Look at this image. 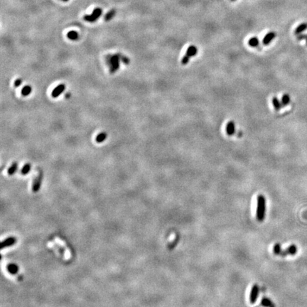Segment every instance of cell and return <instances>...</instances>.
Listing matches in <instances>:
<instances>
[{"label":"cell","instance_id":"cell-1","mask_svg":"<svg viewBox=\"0 0 307 307\" xmlns=\"http://www.w3.org/2000/svg\"><path fill=\"white\" fill-rule=\"evenodd\" d=\"M266 211V201L265 196L263 195H258L256 217L259 221H263L265 217Z\"/></svg>","mask_w":307,"mask_h":307},{"label":"cell","instance_id":"cell-2","mask_svg":"<svg viewBox=\"0 0 307 307\" xmlns=\"http://www.w3.org/2000/svg\"><path fill=\"white\" fill-rule=\"evenodd\" d=\"M273 252H274L275 254L281 255L282 257H285L288 255V254H289V255H294V254H297V247L295 245H292L286 249H282L281 248L280 244L276 243L274 245V247H273Z\"/></svg>","mask_w":307,"mask_h":307},{"label":"cell","instance_id":"cell-3","mask_svg":"<svg viewBox=\"0 0 307 307\" xmlns=\"http://www.w3.org/2000/svg\"><path fill=\"white\" fill-rule=\"evenodd\" d=\"M121 54L109 55L107 57V62L109 66V71L111 73H114L119 69L120 60H121Z\"/></svg>","mask_w":307,"mask_h":307},{"label":"cell","instance_id":"cell-4","mask_svg":"<svg viewBox=\"0 0 307 307\" xmlns=\"http://www.w3.org/2000/svg\"><path fill=\"white\" fill-rule=\"evenodd\" d=\"M43 180V172L41 171H39V174L34 179L33 184H32V191L34 193H36L40 189L41 183Z\"/></svg>","mask_w":307,"mask_h":307},{"label":"cell","instance_id":"cell-5","mask_svg":"<svg viewBox=\"0 0 307 307\" xmlns=\"http://www.w3.org/2000/svg\"><path fill=\"white\" fill-rule=\"evenodd\" d=\"M102 13V11L100 8H96L93 10L92 14L90 15H85L84 16V19L85 21H89V22H94L97 19H99V17L101 16Z\"/></svg>","mask_w":307,"mask_h":307},{"label":"cell","instance_id":"cell-6","mask_svg":"<svg viewBox=\"0 0 307 307\" xmlns=\"http://www.w3.org/2000/svg\"><path fill=\"white\" fill-rule=\"evenodd\" d=\"M259 287L257 284H254L251 289L250 294H249V301L251 304H254L259 295Z\"/></svg>","mask_w":307,"mask_h":307},{"label":"cell","instance_id":"cell-7","mask_svg":"<svg viewBox=\"0 0 307 307\" xmlns=\"http://www.w3.org/2000/svg\"><path fill=\"white\" fill-rule=\"evenodd\" d=\"M66 90V85L64 83L59 84V85L57 86L56 88H55L54 90H53V92L51 93V96L53 98H58L59 96L62 94Z\"/></svg>","mask_w":307,"mask_h":307},{"label":"cell","instance_id":"cell-8","mask_svg":"<svg viewBox=\"0 0 307 307\" xmlns=\"http://www.w3.org/2000/svg\"><path fill=\"white\" fill-rule=\"evenodd\" d=\"M16 242H17V239H16V238H14V237H10V238L5 239V240L1 242V249H3L4 248H7V247H11V246L14 245Z\"/></svg>","mask_w":307,"mask_h":307},{"label":"cell","instance_id":"cell-9","mask_svg":"<svg viewBox=\"0 0 307 307\" xmlns=\"http://www.w3.org/2000/svg\"><path fill=\"white\" fill-rule=\"evenodd\" d=\"M236 132V125L235 123L233 121L229 122L226 125V133L228 134L229 136H232L235 134Z\"/></svg>","mask_w":307,"mask_h":307},{"label":"cell","instance_id":"cell-10","mask_svg":"<svg viewBox=\"0 0 307 307\" xmlns=\"http://www.w3.org/2000/svg\"><path fill=\"white\" fill-rule=\"evenodd\" d=\"M275 36H276L275 32H270V33L266 34V36L264 37L263 44L265 45H268L271 42V41H272L273 39L275 38Z\"/></svg>","mask_w":307,"mask_h":307},{"label":"cell","instance_id":"cell-11","mask_svg":"<svg viewBox=\"0 0 307 307\" xmlns=\"http://www.w3.org/2000/svg\"><path fill=\"white\" fill-rule=\"evenodd\" d=\"M197 53H198V49L195 46H190L186 50V55H188L189 57L195 56Z\"/></svg>","mask_w":307,"mask_h":307},{"label":"cell","instance_id":"cell-12","mask_svg":"<svg viewBox=\"0 0 307 307\" xmlns=\"http://www.w3.org/2000/svg\"><path fill=\"white\" fill-rule=\"evenodd\" d=\"M48 245L50 246V247H51L52 248L55 249V251H57L58 252V253H59L60 254H61V255H65L66 257V253H65V250H64L63 249H62L61 247H60V246L57 245L56 244H54L53 243V242H49V244H48Z\"/></svg>","mask_w":307,"mask_h":307},{"label":"cell","instance_id":"cell-13","mask_svg":"<svg viewBox=\"0 0 307 307\" xmlns=\"http://www.w3.org/2000/svg\"><path fill=\"white\" fill-rule=\"evenodd\" d=\"M261 304L264 307H275L274 303L268 298H263L261 301Z\"/></svg>","mask_w":307,"mask_h":307},{"label":"cell","instance_id":"cell-14","mask_svg":"<svg viewBox=\"0 0 307 307\" xmlns=\"http://www.w3.org/2000/svg\"><path fill=\"white\" fill-rule=\"evenodd\" d=\"M18 167H19V164H18V162H16V161H14V162H13L12 164V165H11V166L8 169V174L9 175H13V174H14L16 173V171H17V169H18Z\"/></svg>","mask_w":307,"mask_h":307},{"label":"cell","instance_id":"cell-15","mask_svg":"<svg viewBox=\"0 0 307 307\" xmlns=\"http://www.w3.org/2000/svg\"><path fill=\"white\" fill-rule=\"evenodd\" d=\"M32 91V88L30 85H26L23 88L22 90H21V95L23 96L26 97L28 96V95L31 94Z\"/></svg>","mask_w":307,"mask_h":307},{"label":"cell","instance_id":"cell-16","mask_svg":"<svg viewBox=\"0 0 307 307\" xmlns=\"http://www.w3.org/2000/svg\"><path fill=\"white\" fill-rule=\"evenodd\" d=\"M31 164H30V163H26V164H25L24 166H23V168H21V174H23V175H26V174H28V173H29L30 171H31Z\"/></svg>","mask_w":307,"mask_h":307},{"label":"cell","instance_id":"cell-17","mask_svg":"<svg viewBox=\"0 0 307 307\" xmlns=\"http://www.w3.org/2000/svg\"><path fill=\"white\" fill-rule=\"evenodd\" d=\"M107 134L105 133V132H101V133H100L99 134H98V136H96V141L98 143H102L105 140L107 139Z\"/></svg>","mask_w":307,"mask_h":307},{"label":"cell","instance_id":"cell-18","mask_svg":"<svg viewBox=\"0 0 307 307\" xmlns=\"http://www.w3.org/2000/svg\"><path fill=\"white\" fill-rule=\"evenodd\" d=\"M248 44L251 47H257L259 45V40L257 37H252L249 40Z\"/></svg>","mask_w":307,"mask_h":307},{"label":"cell","instance_id":"cell-19","mask_svg":"<svg viewBox=\"0 0 307 307\" xmlns=\"http://www.w3.org/2000/svg\"><path fill=\"white\" fill-rule=\"evenodd\" d=\"M307 28V24L306 23H304V24H301L299 25L298 27L296 28L295 30V34H297V35H299V34H300L301 32H303L304 31H305Z\"/></svg>","mask_w":307,"mask_h":307},{"label":"cell","instance_id":"cell-20","mask_svg":"<svg viewBox=\"0 0 307 307\" xmlns=\"http://www.w3.org/2000/svg\"><path fill=\"white\" fill-rule=\"evenodd\" d=\"M290 97L288 94H284L281 98V105L282 106H287L290 102Z\"/></svg>","mask_w":307,"mask_h":307},{"label":"cell","instance_id":"cell-21","mask_svg":"<svg viewBox=\"0 0 307 307\" xmlns=\"http://www.w3.org/2000/svg\"><path fill=\"white\" fill-rule=\"evenodd\" d=\"M272 103H273V105H274V108H275L276 110H279L280 109H281V102H279V100L277 99V98H276V97H274V98L272 99Z\"/></svg>","mask_w":307,"mask_h":307},{"label":"cell","instance_id":"cell-22","mask_svg":"<svg viewBox=\"0 0 307 307\" xmlns=\"http://www.w3.org/2000/svg\"><path fill=\"white\" fill-rule=\"evenodd\" d=\"M67 36L68 39H71V40L75 41L78 39V34L75 31H71L68 33Z\"/></svg>","mask_w":307,"mask_h":307},{"label":"cell","instance_id":"cell-23","mask_svg":"<svg viewBox=\"0 0 307 307\" xmlns=\"http://www.w3.org/2000/svg\"><path fill=\"white\" fill-rule=\"evenodd\" d=\"M114 14H115V10L112 9V10L109 11L108 13L106 14V15H105V20L107 21L111 20V19H112V18L114 17Z\"/></svg>","mask_w":307,"mask_h":307},{"label":"cell","instance_id":"cell-24","mask_svg":"<svg viewBox=\"0 0 307 307\" xmlns=\"http://www.w3.org/2000/svg\"><path fill=\"white\" fill-rule=\"evenodd\" d=\"M190 58H191V57H189L188 55L186 54L183 57V58L181 59V63H182L183 65H186V64H188V63L189 62Z\"/></svg>","mask_w":307,"mask_h":307},{"label":"cell","instance_id":"cell-25","mask_svg":"<svg viewBox=\"0 0 307 307\" xmlns=\"http://www.w3.org/2000/svg\"><path fill=\"white\" fill-rule=\"evenodd\" d=\"M9 272L11 273H12V274H15L18 270V269L15 265H10L9 267Z\"/></svg>","mask_w":307,"mask_h":307},{"label":"cell","instance_id":"cell-26","mask_svg":"<svg viewBox=\"0 0 307 307\" xmlns=\"http://www.w3.org/2000/svg\"><path fill=\"white\" fill-rule=\"evenodd\" d=\"M22 80H21V78H17V80H15V82H14V86H15L16 88H18L21 85V83H22Z\"/></svg>","mask_w":307,"mask_h":307},{"label":"cell","instance_id":"cell-27","mask_svg":"<svg viewBox=\"0 0 307 307\" xmlns=\"http://www.w3.org/2000/svg\"><path fill=\"white\" fill-rule=\"evenodd\" d=\"M121 60L125 64H129V63H130V59H129L126 56H123V55H122Z\"/></svg>","mask_w":307,"mask_h":307},{"label":"cell","instance_id":"cell-28","mask_svg":"<svg viewBox=\"0 0 307 307\" xmlns=\"http://www.w3.org/2000/svg\"><path fill=\"white\" fill-rule=\"evenodd\" d=\"M297 39L299 40H302V39H306V44H307V35H302V34H299L297 36Z\"/></svg>","mask_w":307,"mask_h":307},{"label":"cell","instance_id":"cell-29","mask_svg":"<svg viewBox=\"0 0 307 307\" xmlns=\"http://www.w3.org/2000/svg\"><path fill=\"white\" fill-rule=\"evenodd\" d=\"M69 96H70V94H68H68H66V98H70Z\"/></svg>","mask_w":307,"mask_h":307},{"label":"cell","instance_id":"cell-30","mask_svg":"<svg viewBox=\"0 0 307 307\" xmlns=\"http://www.w3.org/2000/svg\"><path fill=\"white\" fill-rule=\"evenodd\" d=\"M63 1H68V0H63Z\"/></svg>","mask_w":307,"mask_h":307},{"label":"cell","instance_id":"cell-31","mask_svg":"<svg viewBox=\"0 0 307 307\" xmlns=\"http://www.w3.org/2000/svg\"><path fill=\"white\" fill-rule=\"evenodd\" d=\"M231 1H236V0H231Z\"/></svg>","mask_w":307,"mask_h":307}]
</instances>
